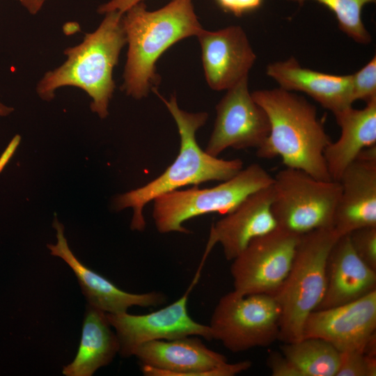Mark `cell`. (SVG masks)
Returning a JSON list of instances; mask_svg holds the SVG:
<instances>
[{"label":"cell","instance_id":"cell-1","mask_svg":"<svg viewBox=\"0 0 376 376\" xmlns=\"http://www.w3.org/2000/svg\"><path fill=\"white\" fill-rule=\"evenodd\" d=\"M128 51L122 90L134 99L157 90L160 77L156 63L177 42L197 36L203 29L194 12L192 0H171L165 6L149 11L139 2L123 15Z\"/></svg>","mask_w":376,"mask_h":376},{"label":"cell","instance_id":"cell-2","mask_svg":"<svg viewBox=\"0 0 376 376\" xmlns=\"http://www.w3.org/2000/svg\"><path fill=\"white\" fill-rule=\"evenodd\" d=\"M251 95L269 122V133L256 149L257 156L280 157L285 167L301 170L319 180H332L324 157L331 141L316 107L304 97L281 88L255 91Z\"/></svg>","mask_w":376,"mask_h":376},{"label":"cell","instance_id":"cell-3","mask_svg":"<svg viewBox=\"0 0 376 376\" xmlns=\"http://www.w3.org/2000/svg\"><path fill=\"white\" fill-rule=\"evenodd\" d=\"M163 101L178 129L180 146L174 162L157 178L143 187L118 194L113 200L116 211L132 207L130 228L143 231L146 225L144 207L157 196L188 185H198L208 181H225L243 169L240 159H223L203 150L196 139L197 130L206 123V112L189 113L181 109L175 95L169 100L154 91Z\"/></svg>","mask_w":376,"mask_h":376},{"label":"cell","instance_id":"cell-4","mask_svg":"<svg viewBox=\"0 0 376 376\" xmlns=\"http://www.w3.org/2000/svg\"><path fill=\"white\" fill-rule=\"evenodd\" d=\"M123 15L118 10L105 13L95 31L86 33L80 44L64 50L65 61L47 72L37 84L36 92L42 100L54 99L59 88L77 87L92 99L93 112L101 118L109 115V104L115 88L113 70L127 43Z\"/></svg>","mask_w":376,"mask_h":376},{"label":"cell","instance_id":"cell-5","mask_svg":"<svg viewBox=\"0 0 376 376\" xmlns=\"http://www.w3.org/2000/svg\"><path fill=\"white\" fill-rule=\"evenodd\" d=\"M339 237L333 228L300 235L290 271L273 295L281 308L279 340L302 338L307 317L323 299L328 256Z\"/></svg>","mask_w":376,"mask_h":376},{"label":"cell","instance_id":"cell-6","mask_svg":"<svg viewBox=\"0 0 376 376\" xmlns=\"http://www.w3.org/2000/svg\"><path fill=\"white\" fill-rule=\"evenodd\" d=\"M272 182L273 176L266 169L258 164H252L217 186L164 194L152 201L154 224L160 233H189L182 225L187 220L212 212L225 215L246 196Z\"/></svg>","mask_w":376,"mask_h":376},{"label":"cell","instance_id":"cell-7","mask_svg":"<svg viewBox=\"0 0 376 376\" xmlns=\"http://www.w3.org/2000/svg\"><path fill=\"white\" fill-rule=\"evenodd\" d=\"M272 212L277 226L301 235L333 228L340 192L338 181L322 180L285 167L274 177Z\"/></svg>","mask_w":376,"mask_h":376},{"label":"cell","instance_id":"cell-8","mask_svg":"<svg viewBox=\"0 0 376 376\" xmlns=\"http://www.w3.org/2000/svg\"><path fill=\"white\" fill-rule=\"evenodd\" d=\"M281 308L273 295L234 290L216 305L209 327L212 339L232 352L267 347L279 340Z\"/></svg>","mask_w":376,"mask_h":376},{"label":"cell","instance_id":"cell-9","mask_svg":"<svg viewBox=\"0 0 376 376\" xmlns=\"http://www.w3.org/2000/svg\"><path fill=\"white\" fill-rule=\"evenodd\" d=\"M133 356L147 376H234L252 365L249 360L228 363L226 356L194 336L148 342Z\"/></svg>","mask_w":376,"mask_h":376},{"label":"cell","instance_id":"cell-10","mask_svg":"<svg viewBox=\"0 0 376 376\" xmlns=\"http://www.w3.org/2000/svg\"><path fill=\"white\" fill-rule=\"evenodd\" d=\"M299 237L277 226L252 240L231 260L233 290L241 295H274L290 271Z\"/></svg>","mask_w":376,"mask_h":376},{"label":"cell","instance_id":"cell-11","mask_svg":"<svg viewBox=\"0 0 376 376\" xmlns=\"http://www.w3.org/2000/svg\"><path fill=\"white\" fill-rule=\"evenodd\" d=\"M198 279L196 274L189 289L178 299L153 312L143 315L106 313L109 324L116 331L120 346L118 353L123 357H129L139 346L153 340L190 336L213 340L209 325L195 321L188 313L189 295Z\"/></svg>","mask_w":376,"mask_h":376},{"label":"cell","instance_id":"cell-12","mask_svg":"<svg viewBox=\"0 0 376 376\" xmlns=\"http://www.w3.org/2000/svg\"><path fill=\"white\" fill-rule=\"evenodd\" d=\"M216 119L205 151L214 157L228 148L258 149L269 133L265 110L253 100L248 88V77L241 80L216 106Z\"/></svg>","mask_w":376,"mask_h":376},{"label":"cell","instance_id":"cell-13","mask_svg":"<svg viewBox=\"0 0 376 376\" xmlns=\"http://www.w3.org/2000/svg\"><path fill=\"white\" fill-rule=\"evenodd\" d=\"M375 331L376 290L353 301L312 311L304 322L302 338H320L340 352H364Z\"/></svg>","mask_w":376,"mask_h":376},{"label":"cell","instance_id":"cell-14","mask_svg":"<svg viewBox=\"0 0 376 376\" xmlns=\"http://www.w3.org/2000/svg\"><path fill=\"white\" fill-rule=\"evenodd\" d=\"M333 228L340 236L376 226V146L363 149L344 170Z\"/></svg>","mask_w":376,"mask_h":376},{"label":"cell","instance_id":"cell-15","mask_svg":"<svg viewBox=\"0 0 376 376\" xmlns=\"http://www.w3.org/2000/svg\"><path fill=\"white\" fill-rule=\"evenodd\" d=\"M197 37L205 77L212 89L227 91L248 77L256 55L241 26L233 25L215 31L203 29Z\"/></svg>","mask_w":376,"mask_h":376},{"label":"cell","instance_id":"cell-16","mask_svg":"<svg viewBox=\"0 0 376 376\" xmlns=\"http://www.w3.org/2000/svg\"><path fill=\"white\" fill-rule=\"evenodd\" d=\"M272 185L246 196L233 211L214 223L203 256L220 244L226 260L237 256L253 239L277 227L272 212Z\"/></svg>","mask_w":376,"mask_h":376},{"label":"cell","instance_id":"cell-17","mask_svg":"<svg viewBox=\"0 0 376 376\" xmlns=\"http://www.w3.org/2000/svg\"><path fill=\"white\" fill-rule=\"evenodd\" d=\"M53 226L56 230L57 242L47 244L52 256L62 258L73 270L88 304L107 313L127 312L130 307L158 306L167 301L165 294L151 291L134 294L124 291L98 273L84 265L73 254L64 235V226L55 217Z\"/></svg>","mask_w":376,"mask_h":376},{"label":"cell","instance_id":"cell-18","mask_svg":"<svg viewBox=\"0 0 376 376\" xmlns=\"http://www.w3.org/2000/svg\"><path fill=\"white\" fill-rule=\"evenodd\" d=\"M266 74L279 88L304 93L333 114L352 106L351 75H331L304 68L294 57L269 63Z\"/></svg>","mask_w":376,"mask_h":376},{"label":"cell","instance_id":"cell-19","mask_svg":"<svg viewBox=\"0 0 376 376\" xmlns=\"http://www.w3.org/2000/svg\"><path fill=\"white\" fill-rule=\"evenodd\" d=\"M375 290L376 271L359 258L348 235L340 236L328 256L325 292L316 310L353 301Z\"/></svg>","mask_w":376,"mask_h":376},{"label":"cell","instance_id":"cell-20","mask_svg":"<svg viewBox=\"0 0 376 376\" xmlns=\"http://www.w3.org/2000/svg\"><path fill=\"white\" fill-rule=\"evenodd\" d=\"M334 116L340 135L326 147L324 157L331 180L338 181L363 149L376 146V98L366 102L363 109L352 106Z\"/></svg>","mask_w":376,"mask_h":376},{"label":"cell","instance_id":"cell-21","mask_svg":"<svg viewBox=\"0 0 376 376\" xmlns=\"http://www.w3.org/2000/svg\"><path fill=\"white\" fill-rule=\"evenodd\" d=\"M106 313L87 304L77 353L74 360L63 367L66 376H91L100 368L107 366L119 352L116 333Z\"/></svg>","mask_w":376,"mask_h":376},{"label":"cell","instance_id":"cell-22","mask_svg":"<svg viewBox=\"0 0 376 376\" xmlns=\"http://www.w3.org/2000/svg\"><path fill=\"white\" fill-rule=\"evenodd\" d=\"M281 352L299 372L301 376H336L340 352L324 339L303 337L283 343Z\"/></svg>","mask_w":376,"mask_h":376},{"label":"cell","instance_id":"cell-23","mask_svg":"<svg viewBox=\"0 0 376 376\" xmlns=\"http://www.w3.org/2000/svg\"><path fill=\"white\" fill-rule=\"evenodd\" d=\"M302 5L309 0H286ZM329 8L335 15L339 29L354 42L367 45L372 37L362 19L364 6L376 0H312Z\"/></svg>","mask_w":376,"mask_h":376},{"label":"cell","instance_id":"cell-24","mask_svg":"<svg viewBox=\"0 0 376 376\" xmlns=\"http://www.w3.org/2000/svg\"><path fill=\"white\" fill-rule=\"evenodd\" d=\"M376 357L360 350L340 352V361L336 376H375Z\"/></svg>","mask_w":376,"mask_h":376},{"label":"cell","instance_id":"cell-25","mask_svg":"<svg viewBox=\"0 0 376 376\" xmlns=\"http://www.w3.org/2000/svg\"><path fill=\"white\" fill-rule=\"evenodd\" d=\"M352 102L368 101L376 98V56H374L363 68L351 75Z\"/></svg>","mask_w":376,"mask_h":376},{"label":"cell","instance_id":"cell-26","mask_svg":"<svg viewBox=\"0 0 376 376\" xmlns=\"http://www.w3.org/2000/svg\"><path fill=\"white\" fill-rule=\"evenodd\" d=\"M348 235L359 258L376 271V226L358 228Z\"/></svg>","mask_w":376,"mask_h":376},{"label":"cell","instance_id":"cell-27","mask_svg":"<svg viewBox=\"0 0 376 376\" xmlns=\"http://www.w3.org/2000/svg\"><path fill=\"white\" fill-rule=\"evenodd\" d=\"M266 362L273 376H301L299 372L281 351L271 352Z\"/></svg>","mask_w":376,"mask_h":376},{"label":"cell","instance_id":"cell-28","mask_svg":"<svg viewBox=\"0 0 376 376\" xmlns=\"http://www.w3.org/2000/svg\"><path fill=\"white\" fill-rule=\"evenodd\" d=\"M216 1L226 12L241 16L258 8L263 0H216Z\"/></svg>","mask_w":376,"mask_h":376},{"label":"cell","instance_id":"cell-29","mask_svg":"<svg viewBox=\"0 0 376 376\" xmlns=\"http://www.w3.org/2000/svg\"><path fill=\"white\" fill-rule=\"evenodd\" d=\"M143 0H111L107 3L101 5L97 12L100 14H105L108 12L118 10L124 13L133 5L143 1Z\"/></svg>","mask_w":376,"mask_h":376},{"label":"cell","instance_id":"cell-30","mask_svg":"<svg viewBox=\"0 0 376 376\" xmlns=\"http://www.w3.org/2000/svg\"><path fill=\"white\" fill-rule=\"evenodd\" d=\"M20 135L16 134L10 141V143L0 156V173H1L10 158L13 157L20 143Z\"/></svg>","mask_w":376,"mask_h":376},{"label":"cell","instance_id":"cell-31","mask_svg":"<svg viewBox=\"0 0 376 376\" xmlns=\"http://www.w3.org/2000/svg\"><path fill=\"white\" fill-rule=\"evenodd\" d=\"M20 3L31 15L36 14L42 7L46 0H19Z\"/></svg>","mask_w":376,"mask_h":376},{"label":"cell","instance_id":"cell-32","mask_svg":"<svg viewBox=\"0 0 376 376\" xmlns=\"http://www.w3.org/2000/svg\"><path fill=\"white\" fill-rule=\"evenodd\" d=\"M13 110V108L6 106L0 101V117L8 116Z\"/></svg>","mask_w":376,"mask_h":376}]
</instances>
